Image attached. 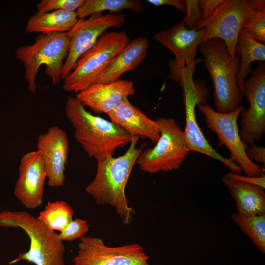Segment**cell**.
Segmentation results:
<instances>
[{"instance_id": "obj_7", "label": "cell", "mask_w": 265, "mask_h": 265, "mask_svg": "<svg viewBox=\"0 0 265 265\" xmlns=\"http://www.w3.org/2000/svg\"><path fill=\"white\" fill-rule=\"evenodd\" d=\"M154 120L159 138L153 147L141 151L136 163L141 171L151 174L178 170L190 152L183 131L172 118L161 117Z\"/></svg>"}, {"instance_id": "obj_32", "label": "cell", "mask_w": 265, "mask_h": 265, "mask_svg": "<svg viewBox=\"0 0 265 265\" xmlns=\"http://www.w3.org/2000/svg\"><path fill=\"white\" fill-rule=\"evenodd\" d=\"M248 159L252 162L265 164V148L255 144L250 145L245 151ZM255 163V162H254Z\"/></svg>"}, {"instance_id": "obj_27", "label": "cell", "mask_w": 265, "mask_h": 265, "mask_svg": "<svg viewBox=\"0 0 265 265\" xmlns=\"http://www.w3.org/2000/svg\"><path fill=\"white\" fill-rule=\"evenodd\" d=\"M85 0H42L36 5L38 12L45 13L53 11H75Z\"/></svg>"}, {"instance_id": "obj_8", "label": "cell", "mask_w": 265, "mask_h": 265, "mask_svg": "<svg viewBox=\"0 0 265 265\" xmlns=\"http://www.w3.org/2000/svg\"><path fill=\"white\" fill-rule=\"evenodd\" d=\"M197 106L205 117L207 128L216 134L218 147L224 146L229 150V159L241 169L245 175L259 177L265 175V169L247 157L245 151L249 146L239 135L237 121L245 106H240L232 112L221 113L206 103L201 102Z\"/></svg>"}, {"instance_id": "obj_26", "label": "cell", "mask_w": 265, "mask_h": 265, "mask_svg": "<svg viewBox=\"0 0 265 265\" xmlns=\"http://www.w3.org/2000/svg\"><path fill=\"white\" fill-rule=\"evenodd\" d=\"M248 2L254 13L243 24L242 29L257 41L265 43V0H250Z\"/></svg>"}, {"instance_id": "obj_16", "label": "cell", "mask_w": 265, "mask_h": 265, "mask_svg": "<svg viewBox=\"0 0 265 265\" xmlns=\"http://www.w3.org/2000/svg\"><path fill=\"white\" fill-rule=\"evenodd\" d=\"M203 30L186 27L181 22L172 27L156 33L154 38L174 55L171 73L180 71L186 67H195L200 61L195 60L198 47L201 43Z\"/></svg>"}, {"instance_id": "obj_31", "label": "cell", "mask_w": 265, "mask_h": 265, "mask_svg": "<svg viewBox=\"0 0 265 265\" xmlns=\"http://www.w3.org/2000/svg\"><path fill=\"white\" fill-rule=\"evenodd\" d=\"M225 176L231 179L253 184L265 188V174L259 177H251L243 175L241 173L230 172Z\"/></svg>"}, {"instance_id": "obj_13", "label": "cell", "mask_w": 265, "mask_h": 265, "mask_svg": "<svg viewBox=\"0 0 265 265\" xmlns=\"http://www.w3.org/2000/svg\"><path fill=\"white\" fill-rule=\"evenodd\" d=\"M182 87L186 111V127L183 132L189 151L202 153L221 162L230 172L241 173L242 170L238 165L218 153L209 144L199 126L195 109L198 104L205 102L193 82L187 83Z\"/></svg>"}, {"instance_id": "obj_10", "label": "cell", "mask_w": 265, "mask_h": 265, "mask_svg": "<svg viewBox=\"0 0 265 265\" xmlns=\"http://www.w3.org/2000/svg\"><path fill=\"white\" fill-rule=\"evenodd\" d=\"M242 94L249 103L240 114L239 133L247 145L259 142L265 132V63L259 61L244 82Z\"/></svg>"}, {"instance_id": "obj_4", "label": "cell", "mask_w": 265, "mask_h": 265, "mask_svg": "<svg viewBox=\"0 0 265 265\" xmlns=\"http://www.w3.org/2000/svg\"><path fill=\"white\" fill-rule=\"evenodd\" d=\"M0 227L20 228L28 237L29 249L20 253L9 262L13 265L21 261L35 265H65V246L59 233L48 229L37 217L24 211L0 212Z\"/></svg>"}, {"instance_id": "obj_30", "label": "cell", "mask_w": 265, "mask_h": 265, "mask_svg": "<svg viewBox=\"0 0 265 265\" xmlns=\"http://www.w3.org/2000/svg\"><path fill=\"white\" fill-rule=\"evenodd\" d=\"M224 0H199L198 7L201 15V22L208 18L222 3Z\"/></svg>"}, {"instance_id": "obj_17", "label": "cell", "mask_w": 265, "mask_h": 265, "mask_svg": "<svg viewBox=\"0 0 265 265\" xmlns=\"http://www.w3.org/2000/svg\"><path fill=\"white\" fill-rule=\"evenodd\" d=\"M135 93L132 81L120 80L107 83L92 84L77 93L75 98L95 113L108 114L126 98Z\"/></svg>"}, {"instance_id": "obj_3", "label": "cell", "mask_w": 265, "mask_h": 265, "mask_svg": "<svg viewBox=\"0 0 265 265\" xmlns=\"http://www.w3.org/2000/svg\"><path fill=\"white\" fill-rule=\"evenodd\" d=\"M199 49L213 85L216 111L221 113L235 111L240 106L243 97L238 85L239 56L236 54L232 58L224 42L217 38L201 43Z\"/></svg>"}, {"instance_id": "obj_24", "label": "cell", "mask_w": 265, "mask_h": 265, "mask_svg": "<svg viewBox=\"0 0 265 265\" xmlns=\"http://www.w3.org/2000/svg\"><path fill=\"white\" fill-rule=\"evenodd\" d=\"M74 210L63 200L49 201L37 217L48 229L63 231L73 220Z\"/></svg>"}, {"instance_id": "obj_20", "label": "cell", "mask_w": 265, "mask_h": 265, "mask_svg": "<svg viewBox=\"0 0 265 265\" xmlns=\"http://www.w3.org/2000/svg\"><path fill=\"white\" fill-rule=\"evenodd\" d=\"M222 180L235 202L237 213L244 216L265 215V189L225 175Z\"/></svg>"}, {"instance_id": "obj_23", "label": "cell", "mask_w": 265, "mask_h": 265, "mask_svg": "<svg viewBox=\"0 0 265 265\" xmlns=\"http://www.w3.org/2000/svg\"><path fill=\"white\" fill-rule=\"evenodd\" d=\"M124 10L140 13L144 10V7L138 0H85L76 13L78 19L83 20L105 11L117 13Z\"/></svg>"}, {"instance_id": "obj_14", "label": "cell", "mask_w": 265, "mask_h": 265, "mask_svg": "<svg viewBox=\"0 0 265 265\" xmlns=\"http://www.w3.org/2000/svg\"><path fill=\"white\" fill-rule=\"evenodd\" d=\"M46 173L39 152H28L22 157L19 177L13 193L26 208L34 210L43 203L44 186Z\"/></svg>"}, {"instance_id": "obj_19", "label": "cell", "mask_w": 265, "mask_h": 265, "mask_svg": "<svg viewBox=\"0 0 265 265\" xmlns=\"http://www.w3.org/2000/svg\"><path fill=\"white\" fill-rule=\"evenodd\" d=\"M149 45L146 37L136 38L130 41L92 84L118 81L123 74L137 68L146 56Z\"/></svg>"}, {"instance_id": "obj_6", "label": "cell", "mask_w": 265, "mask_h": 265, "mask_svg": "<svg viewBox=\"0 0 265 265\" xmlns=\"http://www.w3.org/2000/svg\"><path fill=\"white\" fill-rule=\"evenodd\" d=\"M130 41L125 31L105 32L64 79L63 89L78 93L87 88Z\"/></svg>"}, {"instance_id": "obj_29", "label": "cell", "mask_w": 265, "mask_h": 265, "mask_svg": "<svg viewBox=\"0 0 265 265\" xmlns=\"http://www.w3.org/2000/svg\"><path fill=\"white\" fill-rule=\"evenodd\" d=\"M186 15L182 22L189 29H194L201 21V15L198 5V0H185Z\"/></svg>"}, {"instance_id": "obj_12", "label": "cell", "mask_w": 265, "mask_h": 265, "mask_svg": "<svg viewBox=\"0 0 265 265\" xmlns=\"http://www.w3.org/2000/svg\"><path fill=\"white\" fill-rule=\"evenodd\" d=\"M125 21L122 14L109 13L93 14L79 20L68 32L71 41L64 62L62 79H65L74 69L79 59L96 43L99 37L111 27L120 26Z\"/></svg>"}, {"instance_id": "obj_18", "label": "cell", "mask_w": 265, "mask_h": 265, "mask_svg": "<svg viewBox=\"0 0 265 265\" xmlns=\"http://www.w3.org/2000/svg\"><path fill=\"white\" fill-rule=\"evenodd\" d=\"M107 115L111 122L120 126L131 137L148 139L153 143L159 138V131L155 120L132 104L128 98Z\"/></svg>"}, {"instance_id": "obj_1", "label": "cell", "mask_w": 265, "mask_h": 265, "mask_svg": "<svg viewBox=\"0 0 265 265\" xmlns=\"http://www.w3.org/2000/svg\"><path fill=\"white\" fill-rule=\"evenodd\" d=\"M139 139L132 137L129 147L123 155L109 156L97 161L95 176L85 188L86 192L97 204L113 207L125 225L132 222L135 213L133 208L129 206L125 188L142 151L136 146Z\"/></svg>"}, {"instance_id": "obj_25", "label": "cell", "mask_w": 265, "mask_h": 265, "mask_svg": "<svg viewBox=\"0 0 265 265\" xmlns=\"http://www.w3.org/2000/svg\"><path fill=\"white\" fill-rule=\"evenodd\" d=\"M232 220L247 235L257 249L265 253V215L244 216L237 212L231 215Z\"/></svg>"}, {"instance_id": "obj_21", "label": "cell", "mask_w": 265, "mask_h": 265, "mask_svg": "<svg viewBox=\"0 0 265 265\" xmlns=\"http://www.w3.org/2000/svg\"><path fill=\"white\" fill-rule=\"evenodd\" d=\"M75 11H53L45 13L37 12L27 20L25 31L28 33L47 34L68 32L78 22Z\"/></svg>"}, {"instance_id": "obj_22", "label": "cell", "mask_w": 265, "mask_h": 265, "mask_svg": "<svg viewBox=\"0 0 265 265\" xmlns=\"http://www.w3.org/2000/svg\"><path fill=\"white\" fill-rule=\"evenodd\" d=\"M235 53L240 58L238 85L242 93L244 81L252 71L251 63L256 61H265V45L254 39L242 29L238 38Z\"/></svg>"}, {"instance_id": "obj_33", "label": "cell", "mask_w": 265, "mask_h": 265, "mask_svg": "<svg viewBox=\"0 0 265 265\" xmlns=\"http://www.w3.org/2000/svg\"><path fill=\"white\" fill-rule=\"evenodd\" d=\"M146 1L156 7L169 5L183 12L186 11V3L184 0H147Z\"/></svg>"}, {"instance_id": "obj_5", "label": "cell", "mask_w": 265, "mask_h": 265, "mask_svg": "<svg viewBox=\"0 0 265 265\" xmlns=\"http://www.w3.org/2000/svg\"><path fill=\"white\" fill-rule=\"evenodd\" d=\"M70 41L68 32L40 34L33 44L16 49L15 56L23 64L25 80L30 93L37 91L36 79L42 65L46 66L45 73L53 84L60 82Z\"/></svg>"}, {"instance_id": "obj_9", "label": "cell", "mask_w": 265, "mask_h": 265, "mask_svg": "<svg viewBox=\"0 0 265 265\" xmlns=\"http://www.w3.org/2000/svg\"><path fill=\"white\" fill-rule=\"evenodd\" d=\"M254 11L247 0H224L211 16L197 25L195 29L203 30L201 43L213 38L223 41L230 56L234 58L239 32Z\"/></svg>"}, {"instance_id": "obj_15", "label": "cell", "mask_w": 265, "mask_h": 265, "mask_svg": "<svg viewBox=\"0 0 265 265\" xmlns=\"http://www.w3.org/2000/svg\"><path fill=\"white\" fill-rule=\"evenodd\" d=\"M37 146L44 164L48 185L52 188L62 186L69 150L66 132L56 126L49 128L38 136Z\"/></svg>"}, {"instance_id": "obj_11", "label": "cell", "mask_w": 265, "mask_h": 265, "mask_svg": "<svg viewBox=\"0 0 265 265\" xmlns=\"http://www.w3.org/2000/svg\"><path fill=\"white\" fill-rule=\"evenodd\" d=\"M80 239L74 265H150L149 257L137 243L110 247L98 238L83 236Z\"/></svg>"}, {"instance_id": "obj_28", "label": "cell", "mask_w": 265, "mask_h": 265, "mask_svg": "<svg viewBox=\"0 0 265 265\" xmlns=\"http://www.w3.org/2000/svg\"><path fill=\"white\" fill-rule=\"evenodd\" d=\"M89 227L86 220L77 218L73 219L67 228L59 233V236L63 242L72 241L84 236Z\"/></svg>"}, {"instance_id": "obj_2", "label": "cell", "mask_w": 265, "mask_h": 265, "mask_svg": "<svg viewBox=\"0 0 265 265\" xmlns=\"http://www.w3.org/2000/svg\"><path fill=\"white\" fill-rule=\"evenodd\" d=\"M65 110L76 140L97 161L113 156L118 148L131 142V135L120 126L93 115L75 97H67Z\"/></svg>"}]
</instances>
